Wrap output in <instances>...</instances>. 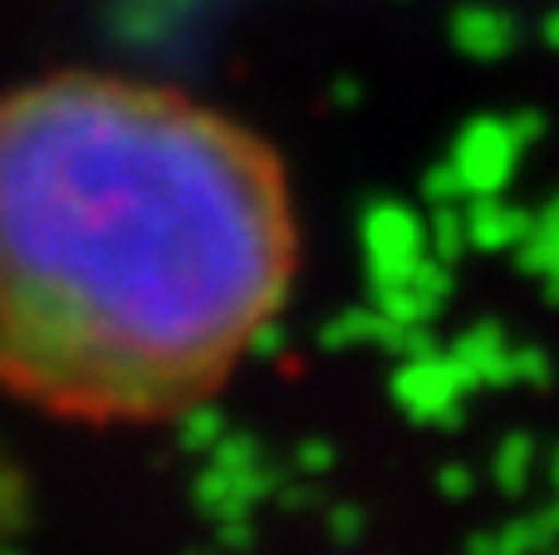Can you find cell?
Masks as SVG:
<instances>
[{
  "instance_id": "obj_1",
  "label": "cell",
  "mask_w": 559,
  "mask_h": 555,
  "mask_svg": "<svg viewBox=\"0 0 559 555\" xmlns=\"http://www.w3.org/2000/svg\"><path fill=\"white\" fill-rule=\"evenodd\" d=\"M289 281L285 163L241 118L98 69L0 94V393L177 418L251 359Z\"/></svg>"
},
{
  "instance_id": "obj_2",
  "label": "cell",
  "mask_w": 559,
  "mask_h": 555,
  "mask_svg": "<svg viewBox=\"0 0 559 555\" xmlns=\"http://www.w3.org/2000/svg\"><path fill=\"white\" fill-rule=\"evenodd\" d=\"M472 389H476L472 374L456 364V354L447 344L442 350L413 354V359H397L393 383H388L397 413L407 423H423V428H452V423H462V403Z\"/></svg>"
},
{
  "instance_id": "obj_3",
  "label": "cell",
  "mask_w": 559,
  "mask_h": 555,
  "mask_svg": "<svg viewBox=\"0 0 559 555\" xmlns=\"http://www.w3.org/2000/svg\"><path fill=\"white\" fill-rule=\"evenodd\" d=\"M358 251H364L368 291L407 281L413 265L432 251L427 241V212H413L407 202H373L358 216Z\"/></svg>"
},
{
  "instance_id": "obj_4",
  "label": "cell",
  "mask_w": 559,
  "mask_h": 555,
  "mask_svg": "<svg viewBox=\"0 0 559 555\" xmlns=\"http://www.w3.org/2000/svg\"><path fill=\"white\" fill-rule=\"evenodd\" d=\"M285 482L289 477L275 468L271 458L251 462V468H216V462H206L192 482V501L206 521L255 517V507H261V501H275Z\"/></svg>"
},
{
  "instance_id": "obj_5",
  "label": "cell",
  "mask_w": 559,
  "mask_h": 555,
  "mask_svg": "<svg viewBox=\"0 0 559 555\" xmlns=\"http://www.w3.org/2000/svg\"><path fill=\"white\" fill-rule=\"evenodd\" d=\"M515 153H521V133H511L506 123H476L452 153L466 197L506 192L515 173Z\"/></svg>"
},
{
  "instance_id": "obj_6",
  "label": "cell",
  "mask_w": 559,
  "mask_h": 555,
  "mask_svg": "<svg viewBox=\"0 0 559 555\" xmlns=\"http://www.w3.org/2000/svg\"><path fill=\"white\" fill-rule=\"evenodd\" d=\"M452 285H456V265L427 251L423 261L413 265V275H407V281L388 285V291H373V300L383 305L397 324H432L437 315H442Z\"/></svg>"
},
{
  "instance_id": "obj_7",
  "label": "cell",
  "mask_w": 559,
  "mask_h": 555,
  "mask_svg": "<svg viewBox=\"0 0 559 555\" xmlns=\"http://www.w3.org/2000/svg\"><path fill=\"white\" fill-rule=\"evenodd\" d=\"M531 232H535V212H531V206L506 202V192L466 197V236H472V251H481V256H515Z\"/></svg>"
},
{
  "instance_id": "obj_8",
  "label": "cell",
  "mask_w": 559,
  "mask_h": 555,
  "mask_svg": "<svg viewBox=\"0 0 559 555\" xmlns=\"http://www.w3.org/2000/svg\"><path fill=\"white\" fill-rule=\"evenodd\" d=\"M403 334L407 324H397L383 305H348V310L329 315L319 324V350H383L397 354L403 350Z\"/></svg>"
},
{
  "instance_id": "obj_9",
  "label": "cell",
  "mask_w": 559,
  "mask_h": 555,
  "mask_svg": "<svg viewBox=\"0 0 559 555\" xmlns=\"http://www.w3.org/2000/svg\"><path fill=\"white\" fill-rule=\"evenodd\" d=\"M511 261L525 281L540 285L545 300L559 305V192L535 212V232L525 236V246L511 256Z\"/></svg>"
},
{
  "instance_id": "obj_10",
  "label": "cell",
  "mask_w": 559,
  "mask_h": 555,
  "mask_svg": "<svg viewBox=\"0 0 559 555\" xmlns=\"http://www.w3.org/2000/svg\"><path fill=\"white\" fill-rule=\"evenodd\" d=\"M447 350L456 354V364H462L466 374H472V383L481 389V383H491V389H501V374H506V359H511V334H506L501 320H476L472 330H462Z\"/></svg>"
},
{
  "instance_id": "obj_11",
  "label": "cell",
  "mask_w": 559,
  "mask_h": 555,
  "mask_svg": "<svg viewBox=\"0 0 559 555\" xmlns=\"http://www.w3.org/2000/svg\"><path fill=\"white\" fill-rule=\"evenodd\" d=\"M173 433H177V448L206 462V458L216 452V442L231 433V423H226L222 403H216V399H202V403H192V409L177 413V418H173Z\"/></svg>"
},
{
  "instance_id": "obj_12",
  "label": "cell",
  "mask_w": 559,
  "mask_h": 555,
  "mask_svg": "<svg viewBox=\"0 0 559 555\" xmlns=\"http://www.w3.org/2000/svg\"><path fill=\"white\" fill-rule=\"evenodd\" d=\"M535 458H540V448H535L531 433H511V438H501V448L491 452V482L506 497H521L535 477Z\"/></svg>"
},
{
  "instance_id": "obj_13",
  "label": "cell",
  "mask_w": 559,
  "mask_h": 555,
  "mask_svg": "<svg viewBox=\"0 0 559 555\" xmlns=\"http://www.w3.org/2000/svg\"><path fill=\"white\" fill-rule=\"evenodd\" d=\"M427 241H432V256L442 261H462L472 251V236H466V202H442L427 206Z\"/></svg>"
},
{
  "instance_id": "obj_14",
  "label": "cell",
  "mask_w": 559,
  "mask_h": 555,
  "mask_svg": "<svg viewBox=\"0 0 559 555\" xmlns=\"http://www.w3.org/2000/svg\"><path fill=\"white\" fill-rule=\"evenodd\" d=\"M496 546H501V555H545L555 551V536L545 531L540 511H531V517H515L506 527H496Z\"/></svg>"
},
{
  "instance_id": "obj_15",
  "label": "cell",
  "mask_w": 559,
  "mask_h": 555,
  "mask_svg": "<svg viewBox=\"0 0 559 555\" xmlns=\"http://www.w3.org/2000/svg\"><path fill=\"white\" fill-rule=\"evenodd\" d=\"M555 379V364L545 350H535V344H515L511 359H506V374H501V389H511V383H525V389H545V383Z\"/></svg>"
},
{
  "instance_id": "obj_16",
  "label": "cell",
  "mask_w": 559,
  "mask_h": 555,
  "mask_svg": "<svg viewBox=\"0 0 559 555\" xmlns=\"http://www.w3.org/2000/svg\"><path fill=\"white\" fill-rule=\"evenodd\" d=\"M338 462V448L329 438H305L289 448V468H295V477H324V472H334Z\"/></svg>"
},
{
  "instance_id": "obj_17",
  "label": "cell",
  "mask_w": 559,
  "mask_h": 555,
  "mask_svg": "<svg viewBox=\"0 0 559 555\" xmlns=\"http://www.w3.org/2000/svg\"><path fill=\"white\" fill-rule=\"evenodd\" d=\"M206 462H216V468H251V462H265V442L255 438V433L231 428L222 442H216V452Z\"/></svg>"
},
{
  "instance_id": "obj_18",
  "label": "cell",
  "mask_w": 559,
  "mask_h": 555,
  "mask_svg": "<svg viewBox=\"0 0 559 555\" xmlns=\"http://www.w3.org/2000/svg\"><path fill=\"white\" fill-rule=\"evenodd\" d=\"M324 527H329L334 546H358V541L368 536V511L354 507V501H338V507L324 511Z\"/></svg>"
},
{
  "instance_id": "obj_19",
  "label": "cell",
  "mask_w": 559,
  "mask_h": 555,
  "mask_svg": "<svg viewBox=\"0 0 559 555\" xmlns=\"http://www.w3.org/2000/svg\"><path fill=\"white\" fill-rule=\"evenodd\" d=\"M423 197H427V206L466 202V187H462V173H456V163L432 167V173H427V182H423Z\"/></svg>"
},
{
  "instance_id": "obj_20",
  "label": "cell",
  "mask_w": 559,
  "mask_h": 555,
  "mask_svg": "<svg viewBox=\"0 0 559 555\" xmlns=\"http://www.w3.org/2000/svg\"><path fill=\"white\" fill-rule=\"evenodd\" d=\"M212 536L222 551H251L261 527H255V517H226V521H212Z\"/></svg>"
},
{
  "instance_id": "obj_21",
  "label": "cell",
  "mask_w": 559,
  "mask_h": 555,
  "mask_svg": "<svg viewBox=\"0 0 559 555\" xmlns=\"http://www.w3.org/2000/svg\"><path fill=\"white\" fill-rule=\"evenodd\" d=\"M437 492H442L447 501H466V497H472V492H476L472 468H462V462H456V468H452V462H447V468L437 472Z\"/></svg>"
},
{
  "instance_id": "obj_22",
  "label": "cell",
  "mask_w": 559,
  "mask_h": 555,
  "mask_svg": "<svg viewBox=\"0 0 559 555\" xmlns=\"http://www.w3.org/2000/svg\"><path fill=\"white\" fill-rule=\"evenodd\" d=\"M280 350H285V324H280V315H275V320H265L261 330L251 334V359H275Z\"/></svg>"
},
{
  "instance_id": "obj_23",
  "label": "cell",
  "mask_w": 559,
  "mask_h": 555,
  "mask_svg": "<svg viewBox=\"0 0 559 555\" xmlns=\"http://www.w3.org/2000/svg\"><path fill=\"white\" fill-rule=\"evenodd\" d=\"M550 482H555V492H559V452H555V462H550Z\"/></svg>"
},
{
  "instance_id": "obj_24",
  "label": "cell",
  "mask_w": 559,
  "mask_h": 555,
  "mask_svg": "<svg viewBox=\"0 0 559 555\" xmlns=\"http://www.w3.org/2000/svg\"><path fill=\"white\" fill-rule=\"evenodd\" d=\"M197 555H226V551H222V546H216V551H197Z\"/></svg>"
},
{
  "instance_id": "obj_25",
  "label": "cell",
  "mask_w": 559,
  "mask_h": 555,
  "mask_svg": "<svg viewBox=\"0 0 559 555\" xmlns=\"http://www.w3.org/2000/svg\"><path fill=\"white\" fill-rule=\"evenodd\" d=\"M0 555H20V551H0Z\"/></svg>"
},
{
  "instance_id": "obj_26",
  "label": "cell",
  "mask_w": 559,
  "mask_h": 555,
  "mask_svg": "<svg viewBox=\"0 0 559 555\" xmlns=\"http://www.w3.org/2000/svg\"><path fill=\"white\" fill-rule=\"evenodd\" d=\"M545 555H559V546H555V551H545Z\"/></svg>"
},
{
  "instance_id": "obj_27",
  "label": "cell",
  "mask_w": 559,
  "mask_h": 555,
  "mask_svg": "<svg viewBox=\"0 0 559 555\" xmlns=\"http://www.w3.org/2000/svg\"><path fill=\"white\" fill-rule=\"evenodd\" d=\"M462 555H472V551H466V546H462Z\"/></svg>"
}]
</instances>
